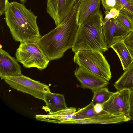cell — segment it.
I'll return each mask as SVG.
<instances>
[{"mask_svg":"<svg viewBox=\"0 0 133 133\" xmlns=\"http://www.w3.org/2000/svg\"><path fill=\"white\" fill-rule=\"evenodd\" d=\"M93 93L91 102L95 105L97 103L102 104L104 103L109 99L114 92L110 91L107 88L104 87Z\"/></svg>","mask_w":133,"mask_h":133,"instance_id":"18","label":"cell"},{"mask_svg":"<svg viewBox=\"0 0 133 133\" xmlns=\"http://www.w3.org/2000/svg\"><path fill=\"white\" fill-rule=\"evenodd\" d=\"M101 0H84L81 2L77 16L79 25L94 14L100 11Z\"/></svg>","mask_w":133,"mask_h":133,"instance_id":"14","label":"cell"},{"mask_svg":"<svg viewBox=\"0 0 133 133\" xmlns=\"http://www.w3.org/2000/svg\"><path fill=\"white\" fill-rule=\"evenodd\" d=\"M4 80L11 87L42 100L45 94L50 92L48 85L22 74L8 77Z\"/></svg>","mask_w":133,"mask_h":133,"instance_id":"6","label":"cell"},{"mask_svg":"<svg viewBox=\"0 0 133 133\" xmlns=\"http://www.w3.org/2000/svg\"><path fill=\"white\" fill-rule=\"evenodd\" d=\"M79 0L80 1V2H82L84 0Z\"/></svg>","mask_w":133,"mask_h":133,"instance_id":"29","label":"cell"},{"mask_svg":"<svg viewBox=\"0 0 133 133\" xmlns=\"http://www.w3.org/2000/svg\"><path fill=\"white\" fill-rule=\"evenodd\" d=\"M76 108L74 107H67L56 112L48 114L47 115H37L36 119L41 121L58 123L61 121L67 120L75 118Z\"/></svg>","mask_w":133,"mask_h":133,"instance_id":"15","label":"cell"},{"mask_svg":"<svg viewBox=\"0 0 133 133\" xmlns=\"http://www.w3.org/2000/svg\"><path fill=\"white\" fill-rule=\"evenodd\" d=\"M73 59L84 68L109 81L111 77L110 65L103 53L98 50H81L74 52Z\"/></svg>","mask_w":133,"mask_h":133,"instance_id":"4","label":"cell"},{"mask_svg":"<svg viewBox=\"0 0 133 133\" xmlns=\"http://www.w3.org/2000/svg\"><path fill=\"white\" fill-rule=\"evenodd\" d=\"M103 16L100 11L92 14L79 25L72 50H107L102 31Z\"/></svg>","mask_w":133,"mask_h":133,"instance_id":"3","label":"cell"},{"mask_svg":"<svg viewBox=\"0 0 133 133\" xmlns=\"http://www.w3.org/2000/svg\"><path fill=\"white\" fill-rule=\"evenodd\" d=\"M129 103L130 106V115L133 117V89L130 90L129 95Z\"/></svg>","mask_w":133,"mask_h":133,"instance_id":"26","label":"cell"},{"mask_svg":"<svg viewBox=\"0 0 133 133\" xmlns=\"http://www.w3.org/2000/svg\"><path fill=\"white\" fill-rule=\"evenodd\" d=\"M43 100L46 106L42 108L49 112L48 114L54 113L67 108L64 96L63 95L54 93L50 92L45 95Z\"/></svg>","mask_w":133,"mask_h":133,"instance_id":"13","label":"cell"},{"mask_svg":"<svg viewBox=\"0 0 133 133\" xmlns=\"http://www.w3.org/2000/svg\"><path fill=\"white\" fill-rule=\"evenodd\" d=\"M101 3L105 10L116 8L120 10L121 12L123 13L124 7L118 0H101Z\"/></svg>","mask_w":133,"mask_h":133,"instance_id":"21","label":"cell"},{"mask_svg":"<svg viewBox=\"0 0 133 133\" xmlns=\"http://www.w3.org/2000/svg\"><path fill=\"white\" fill-rule=\"evenodd\" d=\"M132 119L123 114H114L103 111L100 114L89 118L72 119L59 122L65 124H107L126 122Z\"/></svg>","mask_w":133,"mask_h":133,"instance_id":"8","label":"cell"},{"mask_svg":"<svg viewBox=\"0 0 133 133\" xmlns=\"http://www.w3.org/2000/svg\"><path fill=\"white\" fill-rule=\"evenodd\" d=\"M19 1L21 3L24 4L26 2L27 0H19Z\"/></svg>","mask_w":133,"mask_h":133,"instance_id":"28","label":"cell"},{"mask_svg":"<svg viewBox=\"0 0 133 133\" xmlns=\"http://www.w3.org/2000/svg\"><path fill=\"white\" fill-rule=\"evenodd\" d=\"M102 31L108 49L118 41L123 40L129 32L116 19L112 18L103 22Z\"/></svg>","mask_w":133,"mask_h":133,"instance_id":"9","label":"cell"},{"mask_svg":"<svg viewBox=\"0 0 133 133\" xmlns=\"http://www.w3.org/2000/svg\"><path fill=\"white\" fill-rule=\"evenodd\" d=\"M130 90L123 89L114 92L109 99L102 104L103 110L111 114H123L132 120L130 115Z\"/></svg>","mask_w":133,"mask_h":133,"instance_id":"7","label":"cell"},{"mask_svg":"<svg viewBox=\"0 0 133 133\" xmlns=\"http://www.w3.org/2000/svg\"><path fill=\"white\" fill-rule=\"evenodd\" d=\"M81 3L77 0L73 8L66 17L56 27L41 36L37 43L50 61L62 57L71 48L79 25L77 20Z\"/></svg>","mask_w":133,"mask_h":133,"instance_id":"1","label":"cell"},{"mask_svg":"<svg viewBox=\"0 0 133 133\" xmlns=\"http://www.w3.org/2000/svg\"><path fill=\"white\" fill-rule=\"evenodd\" d=\"M95 104L91 101L86 106L76 111L75 113V118L73 119L85 118L101 114L97 113L94 109Z\"/></svg>","mask_w":133,"mask_h":133,"instance_id":"19","label":"cell"},{"mask_svg":"<svg viewBox=\"0 0 133 133\" xmlns=\"http://www.w3.org/2000/svg\"><path fill=\"white\" fill-rule=\"evenodd\" d=\"M123 41L133 59V31L129 32Z\"/></svg>","mask_w":133,"mask_h":133,"instance_id":"23","label":"cell"},{"mask_svg":"<svg viewBox=\"0 0 133 133\" xmlns=\"http://www.w3.org/2000/svg\"><path fill=\"white\" fill-rule=\"evenodd\" d=\"M17 61L9 53L0 49V76L2 80L22 74L21 68Z\"/></svg>","mask_w":133,"mask_h":133,"instance_id":"12","label":"cell"},{"mask_svg":"<svg viewBox=\"0 0 133 133\" xmlns=\"http://www.w3.org/2000/svg\"><path fill=\"white\" fill-rule=\"evenodd\" d=\"M116 19L129 32L133 31V19L127 15L120 12Z\"/></svg>","mask_w":133,"mask_h":133,"instance_id":"20","label":"cell"},{"mask_svg":"<svg viewBox=\"0 0 133 133\" xmlns=\"http://www.w3.org/2000/svg\"><path fill=\"white\" fill-rule=\"evenodd\" d=\"M76 0H47L46 12L56 26L64 19L73 9Z\"/></svg>","mask_w":133,"mask_h":133,"instance_id":"11","label":"cell"},{"mask_svg":"<svg viewBox=\"0 0 133 133\" xmlns=\"http://www.w3.org/2000/svg\"><path fill=\"white\" fill-rule=\"evenodd\" d=\"M4 13V19L14 40L20 43L37 42L41 36L37 16L24 4L9 2Z\"/></svg>","mask_w":133,"mask_h":133,"instance_id":"2","label":"cell"},{"mask_svg":"<svg viewBox=\"0 0 133 133\" xmlns=\"http://www.w3.org/2000/svg\"><path fill=\"white\" fill-rule=\"evenodd\" d=\"M118 56L123 70L127 69L133 62V59L123 40L120 41L111 45Z\"/></svg>","mask_w":133,"mask_h":133,"instance_id":"16","label":"cell"},{"mask_svg":"<svg viewBox=\"0 0 133 133\" xmlns=\"http://www.w3.org/2000/svg\"><path fill=\"white\" fill-rule=\"evenodd\" d=\"M94 109L95 112L97 114L101 113L103 110L102 104L100 103H97L95 104Z\"/></svg>","mask_w":133,"mask_h":133,"instance_id":"27","label":"cell"},{"mask_svg":"<svg viewBox=\"0 0 133 133\" xmlns=\"http://www.w3.org/2000/svg\"><path fill=\"white\" fill-rule=\"evenodd\" d=\"M120 10L117 9L113 8L104 11L105 17L103 22H105L111 18L116 19L119 16Z\"/></svg>","mask_w":133,"mask_h":133,"instance_id":"24","label":"cell"},{"mask_svg":"<svg viewBox=\"0 0 133 133\" xmlns=\"http://www.w3.org/2000/svg\"><path fill=\"white\" fill-rule=\"evenodd\" d=\"M74 73L81 84V87L89 89L93 93L109 84L105 79L82 67L79 66Z\"/></svg>","mask_w":133,"mask_h":133,"instance_id":"10","label":"cell"},{"mask_svg":"<svg viewBox=\"0 0 133 133\" xmlns=\"http://www.w3.org/2000/svg\"><path fill=\"white\" fill-rule=\"evenodd\" d=\"M114 85L119 91L123 89H133V62L126 70Z\"/></svg>","mask_w":133,"mask_h":133,"instance_id":"17","label":"cell"},{"mask_svg":"<svg viewBox=\"0 0 133 133\" xmlns=\"http://www.w3.org/2000/svg\"><path fill=\"white\" fill-rule=\"evenodd\" d=\"M15 55L17 61L26 68L34 67L42 70L50 61L37 42L20 43Z\"/></svg>","mask_w":133,"mask_h":133,"instance_id":"5","label":"cell"},{"mask_svg":"<svg viewBox=\"0 0 133 133\" xmlns=\"http://www.w3.org/2000/svg\"><path fill=\"white\" fill-rule=\"evenodd\" d=\"M8 0H0V16L5 12L8 3Z\"/></svg>","mask_w":133,"mask_h":133,"instance_id":"25","label":"cell"},{"mask_svg":"<svg viewBox=\"0 0 133 133\" xmlns=\"http://www.w3.org/2000/svg\"><path fill=\"white\" fill-rule=\"evenodd\" d=\"M124 7L123 14L133 19V0H118Z\"/></svg>","mask_w":133,"mask_h":133,"instance_id":"22","label":"cell"},{"mask_svg":"<svg viewBox=\"0 0 133 133\" xmlns=\"http://www.w3.org/2000/svg\"></svg>","mask_w":133,"mask_h":133,"instance_id":"30","label":"cell"}]
</instances>
